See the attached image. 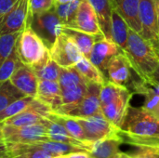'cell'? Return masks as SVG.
I'll return each mask as SVG.
<instances>
[{
  "instance_id": "13",
  "label": "cell",
  "mask_w": 159,
  "mask_h": 158,
  "mask_svg": "<svg viewBox=\"0 0 159 158\" xmlns=\"http://www.w3.org/2000/svg\"><path fill=\"white\" fill-rule=\"evenodd\" d=\"M102 85L88 82V89L81 102L64 115L72 117H88L101 113L100 91Z\"/></svg>"
},
{
  "instance_id": "12",
  "label": "cell",
  "mask_w": 159,
  "mask_h": 158,
  "mask_svg": "<svg viewBox=\"0 0 159 158\" xmlns=\"http://www.w3.org/2000/svg\"><path fill=\"white\" fill-rule=\"evenodd\" d=\"M121 51L123 50L113 40L102 36L95 42L89 60L96 65L106 77L107 68L111 60Z\"/></svg>"
},
{
  "instance_id": "14",
  "label": "cell",
  "mask_w": 159,
  "mask_h": 158,
  "mask_svg": "<svg viewBox=\"0 0 159 158\" xmlns=\"http://www.w3.org/2000/svg\"><path fill=\"white\" fill-rule=\"evenodd\" d=\"M139 14L142 24V33L140 34L148 41L158 39L157 10L156 0H140Z\"/></svg>"
},
{
  "instance_id": "24",
  "label": "cell",
  "mask_w": 159,
  "mask_h": 158,
  "mask_svg": "<svg viewBox=\"0 0 159 158\" xmlns=\"http://www.w3.org/2000/svg\"><path fill=\"white\" fill-rule=\"evenodd\" d=\"M47 118L51 119V120H54V121L61 124L66 129V130L75 139H76L77 141L83 142L84 144H86L89 147V149H90L89 146L86 142V137H85L84 130H83L81 125L78 123V121L75 118H74L72 116L64 115H60V114H57V113H54V112H51L48 115Z\"/></svg>"
},
{
  "instance_id": "44",
  "label": "cell",
  "mask_w": 159,
  "mask_h": 158,
  "mask_svg": "<svg viewBox=\"0 0 159 158\" xmlns=\"http://www.w3.org/2000/svg\"><path fill=\"white\" fill-rule=\"evenodd\" d=\"M157 25H158V33H159V5L157 4Z\"/></svg>"
},
{
  "instance_id": "18",
  "label": "cell",
  "mask_w": 159,
  "mask_h": 158,
  "mask_svg": "<svg viewBox=\"0 0 159 158\" xmlns=\"http://www.w3.org/2000/svg\"><path fill=\"white\" fill-rule=\"evenodd\" d=\"M124 143L120 135L109 137L93 143L89 153L93 158H119L122 155L120 145Z\"/></svg>"
},
{
  "instance_id": "17",
  "label": "cell",
  "mask_w": 159,
  "mask_h": 158,
  "mask_svg": "<svg viewBox=\"0 0 159 158\" xmlns=\"http://www.w3.org/2000/svg\"><path fill=\"white\" fill-rule=\"evenodd\" d=\"M113 7L126 20L129 27L138 34L142 33L139 14L140 0H112Z\"/></svg>"
},
{
  "instance_id": "23",
  "label": "cell",
  "mask_w": 159,
  "mask_h": 158,
  "mask_svg": "<svg viewBox=\"0 0 159 158\" xmlns=\"http://www.w3.org/2000/svg\"><path fill=\"white\" fill-rule=\"evenodd\" d=\"M129 27L120 14L113 7L111 20L112 40L124 51L128 45Z\"/></svg>"
},
{
  "instance_id": "37",
  "label": "cell",
  "mask_w": 159,
  "mask_h": 158,
  "mask_svg": "<svg viewBox=\"0 0 159 158\" xmlns=\"http://www.w3.org/2000/svg\"><path fill=\"white\" fill-rule=\"evenodd\" d=\"M19 0H0V18L9 11Z\"/></svg>"
},
{
  "instance_id": "40",
  "label": "cell",
  "mask_w": 159,
  "mask_h": 158,
  "mask_svg": "<svg viewBox=\"0 0 159 158\" xmlns=\"http://www.w3.org/2000/svg\"><path fill=\"white\" fill-rule=\"evenodd\" d=\"M150 43H151V45L153 46V47H154V49H155L157 55L158 56L159 58V38L158 39H156V40L150 41Z\"/></svg>"
},
{
  "instance_id": "43",
  "label": "cell",
  "mask_w": 159,
  "mask_h": 158,
  "mask_svg": "<svg viewBox=\"0 0 159 158\" xmlns=\"http://www.w3.org/2000/svg\"><path fill=\"white\" fill-rule=\"evenodd\" d=\"M0 142H4V140H3V132H2V123H0Z\"/></svg>"
},
{
  "instance_id": "29",
  "label": "cell",
  "mask_w": 159,
  "mask_h": 158,
  "mask_svg": "<svg viewBox=\"0 0 159 158\" xmlns=\"http://www.w3.org/2000/svg\"><path fill=\"white\" fill-rule=\"evenodd\" d=\"M25 96L26 95L15 88L9 80L0 82V112L13 102Z\"/></svg>"
},
{
  "instance_id": "26",
  "label": "cell",
  "mask_w": 159,
  "mask_h": 158,
  "mask_svg": "<svg viewBox=\"0 0 159 158\" xmlns=\"http://www.w3.org/2000/svg\"><path fill=\"white\" fill-rule=\"evenodd\" d=\"M75 67L88 82L102 85L107 80L102 72L84 56L78 61Z\"/></svg>"
},
{
  "instance_id": "2",
  "label": "cell",
  "mask_w": 159,
  "mask_h": 158,
  "mask_svg": "<svg viewBox=\"0 0 159 158\" xmlns=\"http://www.w3.org/2000/svg\"><path fill=\"white\" fill-rule=\"evenodd\" d=\"M124 52L133 68L143 78L152 76L159 68V58L150 41L129 28L128 45Z\"/></svg>"
},
{
  "instance_id": "10",
  "label": "cell",
  "mask_w": 159,
  "mask_h": 158,
  "mask_svg": "<svg viewBox=\"0 0 159 158\" xmlns=\"http://www.w3.org/2000/svg\"><path fill=\"white\" fill-rule=\"evenodd\" d=\"M29 16V0H19L0 18V35L20 33L27 26Z\"/></svg>"
},
{
  "instance_id": "11",
  "label": "cell",
  "mask_w": 159,
  "mask_h": 158,
  "mask_svg": "<svg viewBox=\"0 0 159 158\" xmlns=\"http://www.w3.org/2000/svg\"><path fill=\"white\" fill-rule=\"evenodd\" d=\"M66 27L82 31L93 35L102 34L96 12L88 0H81L74 20Z\"/></svg>"
},
{
  "instance_id": "33",
  "label": "cell",
  "mask_w": 159,
  "mask_h": 158,
  "mask_svg": "<svg viewBox=\"0 0 159 158\" xmlns=\"http://www.w3.org/2000/svg\"><path fill=\"white\" fill-rule=\"evenodd\" d=\"M20 34V33H14L0 35V66L14 49Z\"/></svg>"
},
{
  "instance_id": "36",
  "label": "cell",
  "mask_w": 159,
  "mask_h": 158,
  "mask_svg": "<svg viewBox=\"0 0 159 158\" xmlns=\"http://www.w3.org/2000/svg\"><path fill=\"white\" fill-rule=\"evenodd\" d=\"M122 136V135H121ZM123 142L127 144H130L134 147L139 146H154L159 147V137L155 138H146V139H136V138H128L123 137Z\"/></svg>"
},
{
  "instance_id": "41",
  "label": "cell",
  "mask_w": 159,
  "mask_h": 158,
  "mask_svg": "<svg viewBox=\"0 0 159 158\" xmlns=\"http://www.w3.org/2000/svg\"><path fill=\"white\" fill-rule=\"evenodd\" d=\"M150 113L159 120V103L154 108V109H153V110H152V111H151V112H150Z\"/></svg>"
},
{
  "instance_id": "30",
  "label": "cell",
  "mask_w": 159,
  "mask_h": 158,
  "mask_svg": "<svg viewBox=\"0 0 159 158\" xmlns=\"http://www.w3.org/2000/svg\"><path fill=\"white\" fill-rule=\"evenodd\" d=\"M81 0H74L69 3H55L54 9L61 20L63 26H68L74 20Z\"/></svg>"
},
{
  "instance_id": "7",
  "label": "cell",
  "mask_w": 159,
  "mask_h": 158,
  "mask_svg": "<svg viewBox=\"0 0 159 158\" xmlns=\"http://www.w3.org/2000/svg\"><path fill=\"white\" fill-rule=\"evenodd\" d=\"M108 80L128 88L129 90L132 86L141 78L133 68L129 57L124 51L119 52L110 61L107 68Z\"/></svg>"
},
{
  "instance_id": "3",
  "label": "cell",
  "mask_w": 159,
  "mask_h": 158,
  "mask_svg": "<svg viewBox=\"0 0 159 158\" xmlns=\"http://www.w3.org/2000/svg\"><path fill=\"white\" fill-rule=\"evenodd\" d=\"M121 135L136 139L159 137V120L144 108L130 105L121 128Z\"/></svg>"
},
{
  "instance_id": "5",
  "label": "cell",
  "mask_w": 159,
  "mask_h": 158,
  "mask_svg": "<svg viewBox=\"0 0 159 158\" xmlns=\"http://www.w3.org/2000/svg\"><path fill=\"white\" fill-rule=\"evenodd\" d=\"M43 40L49 49L56 38L62 33V22L58 17L54 7L43 13L29 16L28 24Z\"/></svg>"
},
{
  "instance_id": "9",
  "label": "cell",
  "mask_w": 159,
  "mask_h": 158,
  "mask_svg": "<svg viewBox=\"0 0 159 158\" xmlns=\"http://www.w3.org/2000/svg\"><path fill=\"white\" fill-rule=\"evenodd\" d=\"M50 58L62 68L75 66L83 57L75 43L64 33H61L48 49Z\"/></svg>"
},
{
  "instance_id": "32",
  "label": "cell",
  "mask_w": 159,
  "mask_h": 158,
  "mask_svg": "<svg viewBox=\"0 0 159 158\" xmlns=\"http://www.w3.org/2000/svg\"><path fill=\"white\" fill-rule=\"evenodd\" d=\"M21 64L22 63L20 61L18 54L16 52V48L14 47L10 55L4 61V62L0 66V82H5L9 80L13 73Z\"/></svg>"
},
{
  "instance_id": "42",
  "label": "cell",
  "mask_w": 159,
  "mask_h": 158,
  "mask_svg": "<svg viewBox=\"0 0 159 158\" xmlns=\"http://www.w3.org/2000/svg\"><path fill=\"white\" fill-rule=\"evenodd\" d=\"M74 0H55V3H60V4H64V3H69Z\"/></svg>"
},
{
  "instance_id": "34",
  "label": "cell",
  "mask_w": 159,
  "mask_h": 158,
  "mask_svg": "<svg viewBox=\"0 0 159 158\" xmlns=\"http://www.w3.org/2000/svg\"><path fill=\"white\" fill-rule=\"evenodd\" d=\"M136 148V151L123 153V156L126 158H159V147L139 146Z\"/></svg>"
},
{
  "instance_id": "22",
  "label": "cell",
  "mask_w": 159,
  "mask_h": 158,
  "mask_svg": "<svg viewBox=\"0 0 159 158\" xmlns=\"http://www.w3.org/2000/svg\"><path fill=\"white\" fill-rule=\"evenodd\" d=\"M62 33L67 34L75 43V45L79 48L82 55L84 57H86L87 59L89 58L90 52L92 50V47H93L95 42L100 37L104 36L103 34H100V35L89 34L85 32L78 31V30H75V29H73L70 27H66V26H62Z\"/></svg>"
},
{
  "instance_id": "28",
  "label": "cell",
  "mask_w": 159,
  "mask_h": 158,
  "mask_svg": "<svg viewBox=\"0 0 159 158\" xmlns=\"http://www.w3.org/2000/svg\"><path fill=\"white\" fill-rule=\"evenodd\" d=\"M58 82L61 86V88L63 89L87 83L88 81L76 70V68L73 66L69 68H60V75Z\"/></svg>"
},
{
  "instance_id": "6",
  "label": "cell",
  "mask_w": 159,
  "mask_h": 158,
  "mask_svg": "<svg viewBox=\"0 0 159 158\" xmlns=\"http://www.w3.org/2000/svg\"><path fill=\"white\" fill-rule=\"evenodd\" d=\"M81 125L85 137L86 142L91 147V145L103 139L118 136L121 134V129L114 126L102 114V112L88 117H74ZM90 150V149H89Z\"/></svg>"
},
{
  "instance_id": "46",
  "label": "cell",
  "mask_w": 159,
  "mask_h": 158,
  "mask_svg": "<svg viewBox=\"0 0 159 158\" xmlns=\"http://www.w3.org/2000/svg\"><path fill=\"white\" fill-rule=\"evenodd\" d=\"M156 3H157V5H159V0H156Z\"/></svg>"
},
{
  "instance_id": "45",
  "label": "cell",
  "mask_w": 159,
  "mask_h": 158,
  "mask_svg": "<svg viewBox=\"0 0 159 158\" xmlns=\"http://www.w3.org/2000/svg\"><path fill=\"white\" fill-rule=\"evenodd\" d=\"M55 158H67L66 156H58V157H55Z\"/></svg>"
},
{
  "instance_id": "8",
  "label": "cell",
  "mask_w": 159,
  "mask_h": 158,
  "mask_svg": "<svg viewBox=\"0 0 159 158\" xmlns=\"http://www.w3.org/2000/svg\"><path fill=\"white\" fill-rule=\"evenodd\" d=\"M3 140L11 143H33L48 141L47 127L43 123L30 126H9L2 124Z\"/></svg>"
},
{
  "instance_id": "27",
  "label": "cell",
  "mask_w": 159,
  "mask_h": 158,
  "mask_svg": "<svg viewBox=\"0 0 159 158\" xmlns=\"http://www.w3.org/2000/svg\"><path fill=\"white\" fill-rule=\"evenodd\" d=\"M36 144L38 146H40L42 149L51 153L55 156H68L73 153L87 151L78 146H75V145L63 143V142H54V141H50V140L37 142Z\"/></svg>"
},
{
  "instance_id": "21",
  "label": "cell",
  "mask_w": 159,
  "mask_h": 158,
  "mask_svg": "<svg viewBox=\"0 0 159 158\" xmlns=\"http://www.w3.org/2000/svg\"><path fill=\"white\" fill-rule=\"evenodd\" d=\"M93 7L100 28L105 38L112 40L111 35V20L113 4L112 0H88Z\"/></svg>"
},
{
  "instance_id": "4",
  "label": "cell",
  "mask_w": 159,
  "mask_h": 158,
  "mask_svg": "<svg viewBox=\"0 0 159 158\" xmlns=\"http://www.w3.org/2000/svg\"><path fill=\"white\" fill-rule=\"evenodd\" d=\"M15 48L21 63L30 67L49 55L48 47L29 25L20 32Z\"/></svg>"
},
{
  "instance_id": "19",
  "label": "cell",
  "mask_w": 159,
  "mask_h": 158,
  "mask_svg": "<svg viewBox=\"0 0 159 158\" xmlns=\"http://www.w3.org/2000/svg\"><path fill=\"white\" fill-rule=\"evenodd\" d=\"M8 158H55L51 153L33 143H11L6 142Z\"/></svg>"
},
{
  "instance_id": "39",
  "label": "cell",
  "mask_w": 159,
  "mask_h": 158,
  "mask_svg": "<svg viewBox=\"0 0 159 158\" xmlns=\"http://www.w3.org/2000/svg\"><path fill=\"white\" fill-rule=\"evenodd\" d=\"M0 158H8L7 145L5 142H0Z\"/></svg>"
},
{
  "instance_id": "20",
  "label": "cell",
  "mask_w": 159,
  "mask_h": 158,
  "mask_svg": "<svg viewBox=\"0 0 159 158\" xmlns=\"http://www.w3.org/2000/svg\"><path fill=\"white\" fill-rule=\"evenodd\" d=\"M44 124L47 127V132H48V140L54 141V142H63V143H68V144H72L75 146H78V147L83 148L89 152V147L86 144H84L83 142L75 139L66 130V129L61 124H60L54 120L48 119L47 117L44 120Z\"/></svg>"
},
{
  "instance_id": "31",
  "label": "cell",
  "mask_w": 159,
  "mask_h": 158,
  "mask_svg": "<svg viewBox=\"0 0 159 158\" xmlns=\"http://www.w3.org/2000/svg\"><path fill=\"white\" fill-rule=\"evenodd\" d=\"M34 97L31 96H25L23 98H20L12 103H10L8 106H7L3 111L0 112V123L4 122L9 117H12L24 110H26L34 101Z\"/></svg>"
},
{
  "instance_id": "25",
  "label": "cell",
  "mask_w": 159,
  "mask_h": 158,
  "mask_svg": "<svg viewBox=\"0 0 159 158\" xmlns=\"http://www.w3.org/2000/svg\"><path fill=\"white\" fill-rule=\"evenodd\" d=\"M39 80L58 81L60 75V66L48 55L43 61L31 67Z\"/></svg>"
},
{
  "instance_id": "16",
  "label": "cell",
  "mask_w": 159,
  "mask_h": 158,
  "mask_svg": "<svg viewBox=\"0 0 159 158\" xmlns=\"http://www.w3.org/2000/svg\"><path fill=\"white\" fill-rule=\"evenodd\" d=\"M35 99L49 106L53 112H57L62 105L61 88L59 82L39 80Z\"/></svg>"
},
{
  "instance_id": "35",
  "label": "cell",
  "mask_w": 159,
  "mask_h": 158,
  "mask_svg": "<svg viewBox=\"0 0 159 158\" xmlns=\"http://www.w3.org/2000/svg\"><path fill=\"white\" fill-rule=\"evenodd\" d=\"M55 0H29V11L31 15L39 14L51 9Z\"/></svg>"
},
{
  "instance_id": "38",
  "label": "cell",
  "mask_w": 159,
  "mask_h": 158,
  "mask_svg": "<svg viewBox=\"0 0 159 158\" xmlns=\"http://www.w3.org/2000/svg\"><path fill=\"white\" fill-rule=\"evenodd\" d=\"M66 156H67V158H93L92 156L90 155V153L88 151H81V152L73 153V154H70Z\"/></svg>"
},
{
  "instance_id": "1",
  "label": "cell",
  "mask_w": 159,
  "mask_h": 158,
  "mask_svg": "<svg viewBox=\"0 0 159 158\" xmlns=\"http://www.w3.org/2000/svg\"><path fill=\"white\" fill-rule=\"evenodd\" d=\"M133 93L126 87L106 80L101 88L100 104L102 114L121 129L130 106Z\"/></svg>"
},
{
  "instance_id": "15",
  "label": "cell",
  "mask_w": 159,
  "mask_h": 158,
  "mask_svg": "<svg viewBox=\"0 0 159 158\" xmlns=\"http://www.w3.org/2000/svg\"><path fill=\"white\" fill-rule=\"evenodd\" d=\"M10 83L26 96L35 98L39 79L34 70L25 64H21L9 78Z\"/></svg>"
}]
</instances>
